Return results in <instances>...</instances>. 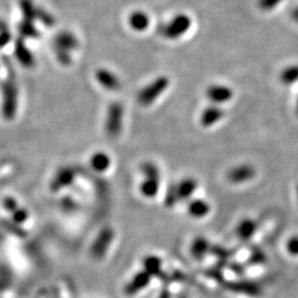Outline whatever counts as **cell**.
Returning <instances> with one entry per match:
<instances>
[{
    "label": "cell",
    "instance_id": "6da1fadb",
    "mask_svg": "<svg viewBox=\"0 0 298 298\" xmlns=\"http://www.w3.org/2000/svg\"><path fill=\"white\" fill-rule=\"evenodd\" d=\"M169 85V80L167 76H159L153 81L151 84H148L146 88L140 91L138 95V101L141 105L148 106L151 105L154 101L157 99L161 93L167 90Z\"/></svg>",
    "mask_w": 298,
    "mask_h": 298
},
{
    "label": "cell",
    "instance_id": "8fae6325",
    "mask_svg": "<svg viewBox=\"0 0 298 298\" xmlns=\"http://www.w3.org/2000/svg\"><path fill=\"white\" fill-rule=\"evenodd\" d=\"M96 80L106 90L116 91L120 88L118 77L109 70L99 69L96 72Z\"/></svg>",
    "mask_w": 298,
    "mask_h": 298
},
{
    "label": "cell",
    "instance_id": "cb8c5ba5",
    "mask_svg": "<svg viewBox=\"0 0 298 298\" xmlns=\"http://www.w3.org/2000/svg\"><path fill=\"white\" fill-rule=\"evenodd\" d=\"M179 202L178 195H177L176 186H170L167 190V194L165 197V205L167 208H173L174 205Z\"/></svg>",
    "mask_w": 298,
    "mask_h": 298
},
{
    "label": "cell",
    "instance_id": "7402d4cb",
    "mask_svg": "<svg viewBox=\"0 0 298 298\" xmlns=\"http://www.w3.org/2000/svg\"><path fill=\"white\" fill-rule=\"evenodd\" d=\"M141 172H143L145 178H160L159 169L153 162H144L141 165Z\"/></svg>",
    "mask_w": 298,
    "mask_h": 298
},
{
    "label": "cell",
    "instance_id": "f546056e",
    "mask_svg": "<svg viewBox=\"0 0 298 298\" xmlns=\"http://www.w3.org/2000/svg\"><path fill=\"white\" fill-rule=\"evenodd\" d=\"M292 17H293L294 20L298 21V8H296V9L293 10V12H292Z\"/></svg>",
    "mask_w": 298,
    "mask_h": 298
},
{
    "label": "cell",
    "instance_id": "4fadbf2b",
    "mask_svg": "<svg viewBox=\"0 0 298 298\" xmlns=\"http://www.w3.org/2000/svg\"><path fill=\"white\" fill-rule=\"evenodd\" d=\"M210 251H211L210 242L203 237L196 238L193 241V243H191V246H190L191 257L198 261L202 260Z\"/></svg>",
    "mask_w": 298,
    "mask_h": 298
},
{
    "label": "cell",
    "instance_id": "5bb4252c",
    "mask_svg": "<svg viewBox=\"0 0 298 298\" xmlns=\"http://www.w3.org/2000/svg\"><path fill=\"white\" fill-rule=\"evenodd\" d=\"M198 188V182L194 178H184L176 186L177 195H178L179 201H186L189 198L193 197L195 191Z\"/></svg>",
    "mask_w": 298,
    "mask_h": 298
},
{
    "label": "cell",
    "instance_id": "4316f807",
    "mask_svg": "<svg viewBox=\"0 0 298 298\" xmlns=\"http://www.w3.org/2000/svg\"><path fill=\"white\" fill-rule=\"evenodd\" d=\"M286 247H287V251L292 255H298V237L289 239Z\"/></svg>",
    "mask_w": 298,
    "mask_h": 298
},
{
    "label": "cell",
    "instance_id": "484cf974",
    "mask_svg": "<svg viewBox=\"0 0 298 298\" xmlns=\"http://www.w3.org/2000/svg\"><path fill=\"white\" fill-rule=\"evenodd\" d=\"M12 218L13 221L17 223H23L28 219V214L27 211L24 209H16L12 212Z\"/></svg>",
    "mask_w": 298,
    "mask_h": 298
},
{
    "label": "cell",
    "instance_id": "ba28073f",
    "mask_svg": "<svg viewBox=\"0 0 298 298\" xmlns=\"http://www.w3.org/2000/svg\"><path fill=\"white\" fill-rule=\"evenodd\" d=\"M205 94L211 102L221 104L230 101L233 96V92L230 88L224 87V85H211L205 92Z\"/></svg>",
    "mask_w": 298,
    "mask_h": 298
},
{
    "label": "cell",
    "instance_id": "277c9868",
    "mask_svg": "<svg viewBox=\"0 0 298 298\" xmlns=\"http://www.w3.org/2000/svg\"><path fill=\"white\" fill-rule=\"evenodd\" d=\"M124 108L119 102H113L108 110L105 130L111 137H115L122 131Z\"/></svg>",
    "mask_w": 298,
    "mask_h": 298
},
{
    "label": "cell",
    "instance_id": "d4e9b609",
    "mask_svg": "<svg viewBox=\"0 0 298 298\" xmlns=\"http://www.w3.org/2000/svg\"><path fill=\"white\" fill-rule=\"evenodd\" d=\"M282 0H259V7L262 10H272L281 4Z\"/></svg>",
    "mask_w": 298,
    "mask_h": 298
},
{
    "label": "cell",
    "instance_id": "30bf717a",
    "mask_svg": "<svg viewBox=\"0 0 298 298\" xmlns=\"http://www.w3.org/2000/svg\"><path fill=\"white\" fill-rule=\"evenodd\" d=\"M210 204L203 199H194L187 205V212L191 218L202 219L210 214Z\"/></svg>",
    "mask_w": 298,
    "mask_h": 298
},
{
    "label": "cell",
    "instance_id": "4dcf8cb0",
    "mask_svg": "<svg viewBox=\"0 0 298 298\" xmlns=\"http://www.w3.org/2000/svg\"><path fill=\"white\" fill-rule=\"evenodd\" d=\"M297 114H298V98H297Z\"/></svg>",
    "mask_w": 298,
    "mask_h": 298
},
{
    "label": "cell",
    "instance_id": "3957f363",
    "mask_svg": "<svg viewBox=\"0 0 298 298\" xmlns=\"http://www.w3.org/2000/svg\"><path fill=\"white\" fill-rule=\"evenodd\" d=\"M114 237L115 233L111 228H104L103 230L99 231L96 239L93 241V243H92L90 248L92 257L95 260L104 259L105 255L108 254L110 250L113 241H114Z\"/></svg>",
    "mask_w": 298,
    "mask_h": 298
},
{
    "label": "cell",
    "instance_id": "2e32d148",
    "mask_svg": "<svg viewBox=\"0 0 298 298\" xmlns=\"http://www.w3.org/2000/svg\"><path fill=\"white\" fill-rule=\"evenodd\" d=\"M77 48V40L72 33L61 32L55 39V50H63L70 52Z\"/></svg>",
    "mask_w": 298,
    "mask_h": 298
},
{
    "label": "cell",
    "instance_id": "83f0119b",
    "mask_svg": "<svg viewBox=\"0 0 298 298\" xmlns=\"http://www.w3.org/2000/svg\"><path fill=\"white\" fill-rule=\"evenodd\" d=\"M4 205H5V208L10 212H13L16 209H18L17 202H16L15 199H12V198H7L6 200L4 201Z\"/></svg>",
    "mask_w": 298,
    "mask_h": 298
},
{
    "label": "cell",
    "instance_id": "e0dca14e",
    "mask_svg": "<svg viewBox=\"0 0 298 298\" xmlns=\"http://www.w3.org/2000/svg\"><path fill=\"white\" fill-rule=\"evenodd\" d=\"M130 26L133 28L135 31H144L146 30L147 28L149 27V23H151V20H149V17L147 16V13H145L144 11H134L133 13H131L130 16Z\"/></svg>",
    "mask_w": 298,
    "mask_h": 298
},
{
    "label": "cell",
    "instance_id": "52a82bcc",
    "mask_svg": "<svg viewBox=\"0 0 298 298\" xmlns=\"http://www.w3.org/2000/svg\"><path fill=\"white\" fill-rule=\"evenodd\" d=\"M225 287L228 290L238 294H244L250 296H258L260 294V287L255 283L248 281L229 282L225 284Z\"/></svg>",
    "mask_w": 298,
    "mask_h": 298
},
{
    "label": "cell",
    "instance_id": "ac0fdd59",
    "mask_svg": "<svg viewBox=\"0 0 298 298\" xmlns=\"http://www.w3.org/2000/svg\"><path fill=\"white\" fill-rule=\"evenodd\" d=\"M160 187V178H145L141 182L139 190L144 197L151 199L158 195Z\"/></svg>",
    "mask_w": 298,
    "mask_h": 298
},
{
    "label": "cell",
    "instance_id": "ffe728a7",
    "mask_svg": "<svg viewBox=\"0 0 298 298\" xmlns=\"http://www.w3.org/2000/svg\"><path fill=\"white\" fill-rule=\"evenodd\" d=\"M143 266L146 272L154 276H159L162 274V261L156 255H147L143 261Z\"/></svg>",
    "mask_w": 298,
    "mask_h": 298
},
{
    "label": "cell",
    "instance_id": "603a6c76",
    "mask_svg": "<svg viewBox=\"0 0 298 298\" xmlns=\"http://www.w3.org/2000/svg\"><path fill=\"white\" fill-rule=\"evenodd\" d=\"M17 56L19 61L23 62L25 66H30L33 63L32 55L29 53L28 49L24 45L17 46Z\"/></svg>",
    "mask_w": 298,
    "mask_h": 298
},
{
    "label": "cell",
    "instance_id": "7c38bea8",
    "mask_svg": "<svg viewBox=\"0 0 298 298\" xmlns=\"http://www.w3.org/2000/svg\"><path fill=\"white\" fill-rule=\"evenodd\" d=\"M258 230V224L254 220L246 218L241 220L237 225V236L241 241H250Z\"/></svg>",
    "mask_w": 298,
    "mask_h": 298
},
{
    "label": "cell",
    "instance_id": "7a4b0ae2",
    "mask_svg": "<svg viewBox=\"0 0 298 298\" xmlns=\"http://www.w3.org/2000/svg\"><path fill=\"white\" fill-rule=\"evenodd\" d=\"M190 27L191 19L184 13H179L170 20L167 25L162 26L160 33L167 39H178L189 30Z\"/></svg>",
    "mask_w": 298,
    "mask_h": 298
},
{
    "label": "cell",
    "instance_id": "44dd1931",
    "mask_svg": "<svg viewBox=\"0 0 298 298\" xmlns=\"http://www.w3.org/2000/svg\"><path fill=\"white\" fill-rule=\"evenodd\" d=\"M281 81L284 84H293L298 81V66H292L284 69L281 73Z\"/></svg>",
    "mask_w": 298,
    "mask_h": 298
},
{
    "label": "cell",
    "instance_id": "f1b7e54d",
    "mask_svg": "<svg viewBox=\"0 0 298 298\" xmlns=\"http://www.w3.org/2000/svg\"><path fill=\"white\" fill-rule=\"evenodd\" d=\"M159 298H172V295L168 292V290H165V292H162L159 296Z\"/></svg>",
    "mask_w": 298,
    "mask_h": 298
},
{
    "label": "cell",
    "instance_id": "8992f818",
    "mask_svg": "<svg viewBox=\"0 0 298 298\" xmlns=\"http://www.w3.org/2000/svg\"><path fill=\"white\" fill-rule=\"evenodd\" d=\"M255 176V169L251 165H240L238 167L232 168L228 173V180L232 183H243L245 181L251 180Z\"/></svg>",
    "mask_w": 298,
    "mask_h": 298
},
{
    "label": "cell",
    "instance_id": "9c48e42d",
    "mask_svg": "<svg viewBox=\"0 0 298 298\" xmlns=\"http://www.w3.org/2000/svg\"><path fill=\"white\" fill-rule=\"evenodd\" d=\"M74 178H75V173L73 168H70V167L61 168L59 172L56 173L55 177L52 180L51 189L55 191V190H60L62 188L68 187L73 182Z\"/></svg>",
    "mask_w": 298,
    "mask_h": 298
},
{
    "label": "cell",
    "instance_id": "5b68a950",
    "mask_svg": "<svg viewBox=\"0 0 298 298\" xmlns=\"http://www.w3.org/2000/svg\"><path fill=\"white\" fill-rule=\"evenodd\" d=\"M152 279L153 276L148 272H146L145 269L137 272L129 282L126 283V285L124 286V294L126 296H135L139 294L149 286Z\"/></svg>",
    "mask_w": 298,
    "mask_h": 298
},
{
    "label": "cell",
    "instance_id": "d6986e66",
    "mask_svg": "<svg viewBox=\"0 0 298 298\" xmlns=\"http://www.w3.org/2000/svg\"><path fill=\"white\" fill-rule=\"evenodd\" d=\"M90 164L95 172L103 173L105 170L109 169L111 165V158L108 154H105L103 152H97L91 157Z\"/></svg>",
    "mask_w": 298,
    "mask_h": 298
},
{
    "label": "cell",
    "instance_id": "9a60e30c",
    "mask_svg": "<svg viewBox=\"0 0 298 298\" xmlns=\"http://www.w3.org/2000/svg\"><path fill=\"white\" fill-rule=\"evenodd\" d=\"M223 116V111L219 106H209L201 114V124L204 127H210L215 125Z\"/></svg>",
    "mask_w": 298,
    "mask_h": 298
}]
</instances>
